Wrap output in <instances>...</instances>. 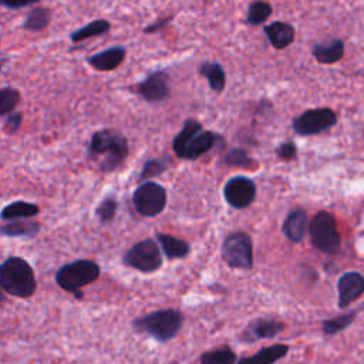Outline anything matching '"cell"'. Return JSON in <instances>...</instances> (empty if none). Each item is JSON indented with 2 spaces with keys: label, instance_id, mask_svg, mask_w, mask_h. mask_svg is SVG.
Wrapping results in <instances>:
<instances>
[{
  "label": "cell",
  "instance_id": "37",
  "mask_svg": "<svg viewBox=\"0 0 364 364\" xmlns=\"http://www.w3.org/2000/svg\"><path fill=\"white\" fill-rule=\"evenodd\" d=\"M36 1H21V3H11V1H4V0H0V6L6 7V9H10V10H18V9H24V7H30V6H34Z\"/></svg>",
  "mask_w": 364,
  "mask_h": 364
},
{
  "label": "cell",
  "instance_id": "16",
  "mask_svg": "<svg viewBox=\"0 0 364 364\" xmlns=\"http://www.w3.org/2000/svg\"><path fill=\"white\" fill-rule=\"evenodd\" d=\"M309 229V219H307V213L304 209L297 208L294 210H291L284 223H283V235L293 243H299L303 240L306 232Z\"/></svg>",
  "mask_w": 364,
  "mask_h": 364
},
{
  "label": "cell",
  "instance_id": "2",
  "mask_svg": "<svg viewBox=\"0 0 364 364\" xmlns=\"http://www.w3.org/2000/svg\"><path fill=\"white\" fill-rule=\"evenodd\" d=\"M182 324L183 314L179 310L161 309L136 317L132 321V328L139 334H148L158 343L165 344L178 336Z\"/></svg>",
  "mask_w": 364,
  "mask_h": 364
},
{
  "label": "cell",
  "instance_id": "19",
  "mask_svg": "<svg viewBox=\"0 0 364 364\" xmlns=\"http://www.w3.org/2000/svg\"><path fill=\"white\" fill-rule=\"evenodd\" d=\"M311 53L320 64H333L340 61L344 55V43L340 38L317 43L313 46Z\"/></svg>",
  "mask_w": 364,
  "mask_h": 364
},
{
  "label": "cell",
  "instance_id": "25",
  "mask_svg": "<svg viewBox=\"0 0 364 364\" xmlns=\"http://www.w3.org/2000/svg\"><path fill=\"white\" fill-rule=\"evenodd\" d=\"M199 74L208 80L209 87L215 92H222L226 85V74L223 67L215 61H206L199 67Z\"/></svg>",
  "mask_w": 364,
  "mask_h": 364
},
{
  "label": "cell",
  "instance_id": "31",
  "mask_svg": "<svg viewBox=\"0 0 364 364\" xmlns=\"http://www.w3.org/2000/svg\"><path fill=\"white\" fill-rule=\"evenodd\" d=\"M118 209V200L114 196H107L95 208V216L101 223H109L114 220Z\"/></svg>",
  "mask_w": 364,
  "mask_h": 364
},
{
  "label": "cell",
  "instance_id": "30",
  "mask_svg": "<svg viewBox=\"0 0 364 364\" xmlns=\"http://www.w3.org/2000/svg\"><path fill=\"white\" fill-rule=\"evenodd\" d=\"M21 94L17 88L3 87L0 88V117L9 115L20 104Z\"/></svg>",
  "mask_w": 364,
  "mask_h": 364
},
{
  "label": "cell",
  "instance_id": "28",
  "mask_svg": "<svg viewBox=\"0 0 364 364\" xmlns=\"http://www.w3.org/2000/svg\"><path fill=\"white\" fill-rule=\"evenodd\" d=\"M357 314H358V310H350V311L343 313L340 316L327 318L321 323V330L326 336L340 334L354 323Z\"/></svg>",
  "mask_w": 364,
  "mask_h": 364
},
{
  "label": "cell",
  "instance_id": "36",
  "mask_svg": "<svg viewBox=\"0 0 364 364\" xmlns=\"http://www.w3.org/2000/svg\"><path fill=\"white\" fill-rule=\"evenodd\" d=\"M171 18L172 17H164V18H159V20H156L155 23H152V24H149V26H146L145 28H144V33H154V31H158V30H161L162 27H165L169 21H171Z\"/></svg>",
  "mask_w": 364,
  "mask_h": 364
},
{
  "label": "cell",
  "instance_id": "33",
  "mask_svg": "<svg viewBox=\"0 0 364 364\" xmlns=\"http://www.w3.org/2000/svg\"><path fill=\"white\" fill-rule=\"evenodd\" d=\"M225 162L228 165H233V166H253L255 165V159L249 156V154L242 149V148H233L228 152V155L225 156Z\"/></svg>",
  "mask_w": 364,
  "mask_h": 364
},
{
  "label": "cell",
  "instance_id": "15",
  "mask_svg": "<svg viewBox=\"0 0 364 364\" xmlns=\"http://www.w3.org/2000/svg\"><path fill=\"white\" fill-rule=\"evenodd\" d=\"M125 48L122 46H112L107 50L95 53L87 58V63L100 71L115 70L125 58Z\"/></svg>",
  "mask_w": 364,
  "mask_h": 364
},
{
  "label": "cell",
  "instance_id": "10",
  "mask_svg": "<svg viewBox=\"0 0 364 364\" xmlns=\"http://www.w3.org/2000/svg\"><path fill=\"white\" fill-rule=\"evenodd\" d=\"M223 198L232 208L245 209L250 206L256 198V185L246 176H232L223 185Z\"/></svg>",
  "mask_w": 364,
  "mask_h": 364
},
{
  "label": "cell",
  "instance_id": "1",
  "mask_svg": "<svg viewBox=\"0 0 364 364\" xmlns=\"http://www.w3.org/2000/svg\"><path fill=\"white\" fill-rule=\"evenodd\" d=\"M128 151V141L122 134L111 128H102L92 134L87 156L91 161H98L102 172H114L122 166Z\"/></svg>",
  "mask_w": 364,
  "mask_h": 364
},
{
  "label": "cell",
  "instance_id": "6",
  "mask_svg": "<svg viewBox=\"0 0 364 364\" xmlns=\"http://www.w3.org/2000/svg\"><path fill=\"white\" fill-rule=\"evenodd\" d=\"M222 259L232 269L250 270L253 267V243L247 233L233 232L222 245Z\"/></svg>",
  "mask_w": 364,
  "mask_h": 364
},
{
  "label": "cell",
  "instance_id": "35",
  "mask_svg": "<svg viewBox=\"0 0 364 364\" xmlns=\"http://www.w3.org/2000/svg\"><path fill=\"white\" fill-rule=\"evenodd\" d=\"M23 122V115L21 112H11L6 117V121H4V128L7 132H16L18 131L20 125Z\"/></svg>",
  "mask_w": 364,
  "mask_h": 364
},
{
  "label": "cell",
  "instance_id": "27",
  "mask_svg": "<svg viewBox=\"0 0 364 364\" xmlns=\"http://www.w3.org/2000/svg\"><path fill=\"white\" fill-rule=\"evenodd\" d=\"M51 20V11L43 6H34L26 16L23 21V28L31 33L44 30Z\"/></svg>",
  "mask_w": 364,
  "mask_h": 364
},
{
  "label": "cell",
  "instance_id": "24",
  "mask_svg": "<svg viewBox=\"0 0 364 364\" xmlns=\"http://www.w3.org/2000/svg\"><path fill=\"white\" fill-rule=\"evenodd\" d=\"M109 30H111V23L108 20L97 18V20H92V21L87 23L85 26L74 30L70 34V38L73 43H80V41H84L91 37H98V36L107 34Z\"/></svg>",
  "mask_w": 364,
  "mask_h": 364
},
{
  "label": "cell",
  "instance_id": "17",
  "mask_svg": "<svg viewBox=\"0 0 364 364\" xmlns=\"http://www.w3.org/2000/svg\"><path fill=\"white\" fill-rule=\"evenodd\" d=\"M264 34L274 48H286L294 40V27L286 21H273L264 26Z\"/></svg>",
  "mask_w": 364,
  "mask_h": 364
},
{
  "label": "cell",
  "instance_id": "18",
  "mask_svg": "<svg viewBox=\"0 0 364 364\" xmlns=\"http://www.w3.org/2000/svg\"><path fill=\"white\" fill-rule=\"evenodd\" d=\"M220 141H222L220 135H218V134H215L212 131H200L189 142L183 159L193 161V159L202 156L203 154H206L208 151H210L212 148H215L216 144L220 142Z\"/></svg>",
  "mask_w": 364,
  "mask_h": 364
},
{
  "label": "cell",
  "instance_id": "34",
  "mask_svg": "<svg viewBox=\"0 0 364 364\" xmlns=\"http://www.w3.org/2000/svg\"><path fill=\"white\" fill-rule=\"evenodd\" d=\"M276 154H277L279 158H282V159H284V161L294 159V158H296V154H297L296 144L291 142V141L283 142V144H280V145L276 148Z\"/></svg>",
  "mask_w": 364,
  "mask_h": 364
},
{
  "label": "cell",
  "instance_id": "22",
  "mask_svg": "<svg viewBox=\"0 0 364 364\" xmlns=\"http://www.w3.org/2000/svg\"><path fill=\"white\" fill-rule=\"evenodd\" d=\"M38 212H40V209L36 203L26 202V200H14L1 209L0 218L6 222L24 220V219H30V218L38 215Z\"/></svg>",
  "mask_w": 364,
  "mask_h": 364
},
{
  "label": "cell",
  "instance_id": "11",
  "mask_svg": "<svg viewBox=\"0 0 364 364\" xmlns=\"http://www.w3.org/2000/svg\"><path fill=\"white\" fill-rule=\"evenodd\" d=\"M286 330V324L270 317H259L252 320L239 334V341L253 344L260 340H270Z\"/></svg>",
  "mask_w": 364,
  "mask_h": 364
},
{
  "label": "cell",
  "instance_id": "23",
  "mask_svg": "<svg viewBox=\"0 0 364 364\" xmlns=\"http://www.w3.org/2000/svg\"><path fill=\"white\" fill-rule=\"evenodd\" d=\"M156 239L161 245L162 252L168 259H183L189 255L191 247L182 239H178L166 233H156Z\"/></svg>",
  "mask_w": 364,
  "mask_h": 364
},
{
  "label": "cell",
  "instance_id": "4",
  "mask_svg": "<svg viewBox=\"0 0 364 364\" xmlns=\"http://www.w3.org/2000/svg\"><path fill=\"white\" fill-rule=\"evenodd\" d=\"M101 274V267L90 259H78L61 266L55 274V283L65 291L74 294L75 299H82L81 289L94 283Z\"/></svg>",
  "mask_w": 364,
  "mask_h": 364
},
{
  "label": "cell",
  "instance_id": "29",
  "mask_svg": "<svg viewBox=\"0 0 364 364\" xmlns=\"http://www.w3.org/2000/svg\"><path fill=\"white\" fill-rule=\"evenodd\" d=\"M272 6L266 1H253L247 9L246 21L250 26H260L272 16Z\"/></svg>",
  "mask_w": 364,
  "mask_h": 364
},
{
  "label": "cell",
  "instance_id": "38",
  "mask_svg": "<svg viewBox=\"0 0 364 364\" xmlns=\"http://www.w3.org/2000/svg\"><path fill=\"white\" fill-rule=\"evenodd\" d=\"M7 61H9V58H7V57H0V71H1L3 65H4Z\"/></svg>",
  "mask_w": 364,
  "mask_h": 364
},
{
  "label": "cell",
  "instance_id": "39",
  "mask_svg": "<svg viewBox=\"0 0 364 364\" xmlns=\"http://www.w3.org/2000/svg\"><path fill=\"white\" fill-rule=\"evenodd\" d=\"M4 301H6V297H4V294H3V291H1V289H0V306H1Z\"/></svg>",
  "mask_w": 364,
  "mask_h": 364
},
{
  "label": "cell",
  "instance_id": "14",
  "mask_svg": "<svg viewBox=\"0 0 364 364\" xmlns=\"http://www.w3.org/2000/svg\"><path fill=\"white\" fill-rule=\"evenodd\" d=\"M290 346L284 343L272 344L267 347H262L252 355H245L237 358L236 364H274L279 360L284 358L289 354Z\"/></svg>",
  "mask_w": 364,
  "mask_h": 364
},
{
  "label": "cell",
  "instance_id": "21",
  "mask_svg": "<svg viewBox=\"0 0 364 364\" xmlns=\"http://www.w3.org/2000/svg\"><path fill=\"white\" fill-rule=\"evenodd\" d=\"M200 131H202V124L199 121H196L193 118H189L183 122L182 129L175 135V138L172 141V148H173V152L176 154V156L185 158V152H186V148H188L189 142Z\"/></svg>",
  "mask_w": 364,
  "mask_h": 364
},
{
  "label": "cell",
  "instance_id": "7",
  "mask_svg": "<svg viewBox=\"0 0 364 364\" xmlns=\"http://www.w3.org/2000/svg\"><path fill=\"white\" fill-rule=\"evenodd\" d=\"M122 263L142 273H152L162 266V253L154 239H144L122 255Z\"/></svg>",
  "mask_w": 364,
  "mask_h": 364
},
{
  "label": "cell",
  "instance_id": "5",
  "mask_svg": "<svg viewBox=\"0 0 364 364\" xmlns=\"http://www.w3.org/2000/svg\"><path fill=\"white\" fill-rule=\"evenodd\" d=\"M309 233L311 245L317 250L326 255H334L340 250L341 239L337 222L331 213L326 210L317 212L309 223Z\"/></svg>",
  "mask_w": 364,
  "mask_h": 364
},
{
  "label": "cell",
  "instance_id": "13",
  "mask_svg": "<svg viewBox=\"0 0 364 364\" xmlns=\"http://www.w3.org/2000/svg\"><path fill=\"white\" fill-rule=\"evenodd\" d=\"M337 291L338 307L347 309L364 294V276L354 270L343 273L337 282Z\"/></svg>",
  "mask_w": 364,
  "mask_h": 364
},
{
  "label": "cell",
  "instance_id": "3",
  "mask_svg": "<svg viewBox=\"0 0 364 364\" xmlns=\"http://www.w3.org/2000/svg\"><path fill=\"white\" fill-rule=\"evenodd\" d=\"M0 289L18 299L31 297L36 293L37 280L30 263L18 256L7 257L0 264Z\"/></svg>",
  "mask_w": 364,
  "mask_h": 364
},
{
  "label": "cell",
  "instance_id": "9",
  "mask_svg": "<svg viewBox=\"0 0 364 364\" xmlns=\"http://www.w3.org/2000/svg\"><path fill=\"white\" fill-rule=\"evenodd\" d=\"M337 122V115L330 108H313L294 117L291 128L296 134L307 136L324 132L333 128Z\"/></svg>",
  "mask_w": 364,
  "mask_h": 364
},
{
  "label": "cell",
  "instance_id": "8",
  "mask_svg": "<svg viewBox=\"0 0 364 364\" xmlns=\"http://www.w3.org/2000/svg\"><path fill=\"white\" fill-rule=\"evenodd\" d=\"M166 191L162 185L154 181L142 182L132 195V203L135 210L146 218L159 215L166 206Z\"/></svg>",
  "mask_w": 364,
  "mask_h": 364
},
{
  "label": "cell",
  "instance_id": "12",
  "mask_svg": "<svg viewBox=\"0 0 364 364\" xmlns=\"http://www.w3.org/2000/svg\"><path fill=\"white\" fill-rule=\"evenodd\" d=\"M169 75L164 70L149 74L135 87V92L148 102H159L166 100L169 97Z\"/></svg>",
  "mask_w": 364,
  "mask_h": 364
},
{
  "label": "cell",
  "instance_id": "20",
  "mask_svg": "<svg viewBox=\"0 0 364 364\" xmlns=\"http://www.w3.org/2000/svg\"><path fill=\"white\" fill-rule=\"evenodd\" d=\"M40 232V223L36 220H13L4 225H0V235L7 237H24L33 239Z\"/></svg>",
  "mask_w": 364,
  "mask_h": 364
},
{
  "label": "cell",
  "instance_id": "26",
  "mask_svg": "<svg viewBox=\"0 0 364 364\" xmlns=\"http://www.w3.org/2000/svg\"><path fill=\"white\" fill-rule=\"evenodd\" d=\"M237 354L229 346H219L199 355V364H236Z\"/></svg>",
  "mask_w": 364,
  "mask_h": 364
},
{
  "label": "cell",
  "instance_id": "32",
  "mask_svg": "<svg viewBox=\"0 0 364 364\" xmlns=\"http://www.w3.org/2000/svg\"><path fill=\"white\" fill-rule=\"evenodd\" d=\"M168 161L166 159H158V158H155V159H146L145 162H144V165H142V169H141V172H139V176H138V179L142 182H146L149 178H154V176H158V175H161L162 172H165L166 171V168H168Z\"/></svg>",
  "mask_w": 364,
  "mask_h": 364
}]
</instances>
